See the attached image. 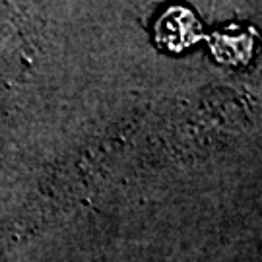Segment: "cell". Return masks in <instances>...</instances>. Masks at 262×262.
<instances>
[{
	"label": "cell",
	"instance_id": "cell-1",
	"mask_svg": "<svg viewBox=\"0 0 262 262\" xmlns=\"http://www.w3.org/2000/svg\"><path fill=\"white\" fill-rule=\"evenodd\" d=\"M156 33L161 47L169 51H181L198 39L200 24L192 12L185 8H171L159 18Z\"/></svg>",
	"mask_w": 262,
	"mask_h": 262
},
{
	"label": "cell",
	"instance_id": "cell-2",
	"mask_svg": "<svg viewBox=\"0 0 262 262\" xmlns=\"http://www.w3.org/2000/svg\"><path fill=\"white\" fill-rule=\"evenodd\" d=\"M237 31V29H235ZM231 49V55H229V64H241L249 58V53L253 49V41H251V31H237L233 33V28L231 29H222L220 33H214L212 35V51L215 53V56L222 60L224 55Z\"/></svg>",
	"mask_w": 262,
	"mask_h": 262
}]
</instances>
